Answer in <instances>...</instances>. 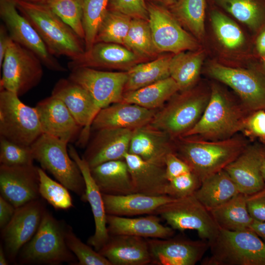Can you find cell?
<instances>
[{
    "instance_id": "d6986e66",
    "label": "cell",
    "mask_w": 265,
    "mask_h": 265,
    "mask_svg": "<svg viewBox=\"0 0 265 265\" xmlns=\"http://www.w3.org/2000/svg\"><path fill=\"white\" fill-rule=\"evenodd\" d=\"M43 133L67 143L80 136L82 130L68 108L59 99L51 95L37 103L35 106Z\"/></svg>"
},
{
    "instance_id": "2e32d148",
    "label": "cell",
    "mask_w": 265,
    "mask_h": 265,
    "mask_svg": "<svg viewBox=\"0 0 265 265\" xmlns=\"http://www.w3.org/2000/svg\"><path fill=\"white\" fill-rule=\"evenodd\" d=\"M52 95L64 104L83 128L78 141L80 146H84L88 142L92 121L99 111L92 96L85 88L69 78L59 80Z\"/></svg>"
},
{
    "instance_id": "7402d4cb",
    "label": "cell",
    "mask_w": 265,
    "mask_h": 265,
    "mask_svg": "<svg viewBox=\"0 0 265 265\" xmlns=\"http://www.w3.org/2000/svg\"><path fill=\"white\" fill-rule=\"evenodd\" d=\"M158 109H149L138 105L122 102L101 109L93 119L91 129L134 130L149 124Z\"/></svg>"
},
{
    "instance_id": "6da1fadb",
    "label": "cell",
    "mask_w": 265,
    "mask_h": 265,
    "mask_svg": "<svg viewBox=\"0 0 265 265\" xmlns=\"http://www.w3.org/2000/svg\"><path fill=\"white\" fill-rule=\"evenodd\" d=\"M175 153L202 182L234 160L248 146L246 140L234 136L217 140L194 137L174 139Z\"/></svg>"
},
{
    "instance_id": "52a82bcc",
    "label": "cell",
    "mask_w": 265,
    "mask_h": 265,
    "mask_svg": "<svg viewBox=\"0 0 265 265\" xmlns=\"http://www.w3.org/2000/svg\"><path fill=\"white\" fill-rule=\"evenodd\" d=\"M192 88L174 95L157 110L149 124L173 139L182 137L199 121L210 97L211 92Z\"/></svg>"
},
{
    "instance_id": "e0dca14e",
    "label": "cell",
    "mask_w": 265,
    "mask_h": 265,
    "mask_svg": "<svg viewBox=\"0 0 265 265\" xmlns=\"http://www.w3.org/2000/svg\"><path fill=\"white\" fill-rule=\"evenodd\" d=\"M38 167L0 165V195L16 208L39 199Z\"/></svg>"
},
{
    "instance_id": "e575fe53",
    "label": "cell",
    "mask_w": 265,
    "mask_h": 265,
    "mask_svg": "<svg viewBox=\"0 0 265 265\" xmlns=\"http://www.w3.org/2000/svg\"><path fill=\"white\" fill-rule=\"evenodd\" d=\"M256 34L265 27V0H211Z\"/></svg>"
},
{
    "instance_id": "3957f363",
    "label": "cell",
    "mask_w": 265,
    "mask_h": 265,
    "mask_svg": "<svg viewBox=\"0 0 265 265\" xmlns=\"http://www.w3.org/2000/svg\"><path fill=\"white\" fill-rule=\"evenodd\" d=\"M251 113L242 103L234 101L218 87L213 85L201 118L182 137L211 140L231 138L243 131Z\"/></svg>"
},
{
    "instance_id": "9f6ffc18",
    "label": "cell",
    "mask_w": 265,
    "mask_h": 265,
    "mask_svg": "<svg viewBox=\"0 0 265 265\" xmlns=\"http://www.w3.org/2000/svg\"><path fill=\"white\" fill-rule=\"evenodd\" d=\"M6 255L3 248V246L0 244V265H8V259L6 258Z\"/></svg>"
},
{
    "instance_id": "f35d334b",
    "label": "cell",
    "mask_w": 265,
    "mask_h": 265,
    "mask_svg": "<svg viewBox=\"0 0 265 265\" xmlns=\"http://www.w3.org/2000/svg\"><path fill=\"white\" fill-rule=\"evenodd\" d=\"M132 18L108 9L99 28L95 43L106 42L124 45Z\"/></svg>"
},
{
    "instance_id": "f546056e",
    "label": "cell",
    "mask_w": 265,
    "mask_h": 265,
    "mask_svg": "<svg viewBox=\"0 0 265 265\" xmlns=\"http://www.w3.org/2000/svg\"><path fill=\"white\" fill-rule=\"evenodd\" d=\"M90 171L103 194L122 195L134 192L128 166L124 159L105 162L90 169Z\"/></svg>"
},
{
    "instance_id": "b9f144b4",
    "label": "cell",
    "mask_w": 265,
    "mask_h": 265,
    "mask_svg": "<svg viewBox=\"0 0 265 265\" xmlns=\"http://www.w3.org/2000/svg\"><path fill=\"white\" fill-rule=\"evenodd\" d=\"M39 193L55 210H68L73 202L68 189L51 178L42 168L38 167Z\"/></svg>"
},
{
    "instance_id": "484cf974",
    "label": "cell",
    "mask_w": 265,
    "mask_h": 265,
    "mask_svg": "<svg viewBox=\"0 0 265 265\" xmlns=\"http://www.w3.org/2000/svg\"><path fill=\"white\" fill-rule=\"evenodd\" d=\"M111 265L151 264L147 239L130 235H109L98 251Z\"/></svg>"
},
{
    "instance_id": "f6af8a7d",
    "label": "cell",
    "mask_w": 265,
    "mask_h": 265,
    "mask_svg": "<svg viewBox=\"0 0 265 265\" xmlns=\"http://www.w3.org/2000/svg\"><path fill=\"white\" fill-rule=\"evenodd\" d=\"M31 146L21 145L0 136V163L6 166L33 164Z\"/></svg>"
},
{
    "instance_id": "9c48e42d",
    "label": "cell",
    "mask_w": 265,
    "mask_h": 265,
    "mask_svg": "<svg viewBox=\"0 0 265 265\" xmlns=\"http://www.w3.org/2000/svg\"><path fill=\"white\" fill-rule=\"evenodd\" d=\"M154 214L159 215L175 230H195L202 240L209 243L215 238L219 231L210 211L194 194L167 203Z\"/></svg>"
},
{
    "instance_id": "4fadbf2b",
    "label": "cell",
    "mask_w": 265,
    "mask_h": 265,
    "mask_svg": "<svg viewBox=\"0 0 265 265\" xmlns=\"http://www.w3.org/2000/svg\"><path fill=\"white\" fill-rule=\"evenodd\" d=\"M149 18L153 41L159 53L175 54L186 51H195L198 44L186 32L173 14L164 7L150 4Z\"/></svg>"
},
{
    "instance_id": "4316f807",
    "label": "cell",
    "mask_w": 265,
    "mask_h": 265,
    "mask_svg": "<svg viewBox=\"0 0 265 265\" xmlns=\"http://www.w3.org/2000/svg\"><path fill=\"white\" fill-rule=\"evenodd\" d=\"M132 180L134 192L150 196L165 194L168 183L165 166L151 163L127 153L124 156Z\"/></svg>"
},
{
    "instance_id": "8fae6325",
    "label": "cell",
    "mask_w": 265,
    "mask_h": 265,
    "mask_svg": "<svg viewBox=\"0 0 265 265\" xmlns=\"http://www.w3.org/2000/svg\"><path fill=\"white\" fill-rule=\"evenodd\" d=\"M209 74L231 87L251 113L265 110V70L263 66L245 69L211 64Z\"/></svg>"
},
{
    "instance_id": "816d5d0a",
    "label": "cell",
    "mask_w": 265,
    "mask_h": 265,
    "mask_svg": "<svg viewBox=\"0 0 265 265\" xmlns=\"http://www.w3.org/2000/svg\"><path fill=\"white\" fill-rule=\"evenodd\" d=\"M16 208L1 195L0 196V228L3 229L10 222Z\"/></svg>"
},
{
    "instance_id": "f5cc1de1",
    "label": "cell",
    "mask_w": 265,
    "mask_h": 265,
    "mask_svg": "<svg viewBox=\"0 0 265 265\" xmlns=\"http://www.w3.org/2000/svg\"><path fill=\"white\" fill-rule=\"evenodd\" d=\"M11 41L8 31L2 23L0 26V68Z\"/></svg>"
},
{
    "instance_id": "6125c7cd",
    "label": "cell",
    "mask_w": 265,
    "mask_h": 265,
    "mask_svg": "<svg viewBox=\"0 0 265 265\" xmlns=\"http://www.w3.org/2000/svg\"><path fill=\"white\" fill-rule=\"evenodd\" d=\"M262 59H263V61H264V64L263 65V67L264 68V69L265 70V56L264 57H263Z\"/></svg>"
},
{
    "instance_id": "4dcf8cb0",
    "label": "cell",
    "mask_w": 265,
    "mask_h": 265,
    "mask_svg": "<svg viewBox=\"0 0 265 265\" xmlns=\"http://www.w3.org/2000/svg\"><path fill=\"white\" fill-rule=\"evenodd\" d=\"M238 193L235 183L223 169L203 180L193 194L210 211L226 203Z\"/></svg>"
},
{
    "instance_id": "5bb4252c",
    "label": "cell",
    "mask_w": 265,
    "mask_h": 265,
    "mask_svg": "<svg viewBox=\"0 0 265 265\" xmlns=\"http://www.w3.org/2000/svg\"><path fill=\"white\" fill-rule=\"evenodd\" d=\"M68 77L85 88L100 111L111 104L121 102L127 80V72H108L88 67L70 71Z\"/></svg>"
},
{
    "instance_id": "94428289",
    "label": "cell",
    "mask_w": 265,
    "mask_h": 265,
    "mask_svg": "<svg viewBox=\"0 0 265 265\" xmlns=\"http://www.w3.org/2000/svg\"><path fill=\"white\" fill-rule=\"evenodd\" d=\"M262 152L265 155V145L259 146Z\"/></svg>"
},
{
    "instance_id": "91938a15",
    "label": "cell",
    "mask_w": 265,
    "mask_h": 265,
    "mask_svg": "<svg viewBox=\"0 0 265 265\" xmlns=\"http://www.w3.org/2000/svg\"><path fill=\"white\" fill-rule=\"evenodd\" d=\"M23 0L47 4L51 0Z\"/></svg>"
},
{
    "instance_id": "836d02e7",
    "label": "cell",
    "mask_w": 265,
    "mask_h": 265,
    "mask_svg": "<svg viewBox=\"0 0 265 265\" xmlns=\"http://www.w3.org/2000/svg\"><path fill=\"white\" fill-rule=\"evenodd\" d=\"M204 59L200 51H183L171 57L170 77L178 85L180 91L193 87L197 80Z\"/></svg>"
},
{
    "instance_id": "30bf717a",
    "label": "cell",
    "mask_w": 265,
    "mask_h": 265,
    "mask_svg": "<svg viewBox=\"0 0 265 265\" xmlns=\"http://www.w3.org/2000/svg\"><path fill=\"white\" fill-rule=\"evenodd\" d=\"M43 63L32 52L11 41L0 67L1 90L22 96L36 87L43 75Z\"/></svg>"
},
{
    "instance_id": "6f0895ef",
    "label": "cell",
    "mask_w": 265,
    "mask_h": 265,
    "mask_svg": "<svg viewBox=\"0 0 265 265\" xmlns=\"http://www.w3.org/2000/svg\"><path fill=\"white\" fill-rule=\"evenodd\" d=\"M260 150L261 152L260 168H261V171L263 177L265 181V155L262 152L260 149Z\"/></svg>"
},
{
    "instance_id": "ee69618b",
    "label": "cell",
    "mask_w": 265,
    "mask_h": 265,
    "mask_svg": "<svg viewBox=\"0 0 265 265\" xmlns=\"http://www.w3.org/2000/svg\"><path fill=\"white\" fill-rule=\"evenodd\" d=\"M65 239L70 251L78 259L77 265H111L109 261L93 249L89 244L83 243L73 232V228L66 224Z\"/></svg>"
},
{
    "instance_id": "74e56055",
    "label": "cell",
    "mask_w": 265,
    "mask_h": 265,
    "mask_svg": "<svg viewBox=\"0 0 265 265\" xmlns=\"http://www.w3.org/2000/svg\"><path fill=\"white\" fill-rule=\"evenodd\" d=\"M141 59L156 56V48L148 20L132 18L124 45Z\"/></svg>"
},
{
    "instance_id": "44dd1931",
    "label": "cell",
    "mask_w": 265,
    "mask_h": 265,
    "mask_svg": "<svg viewBox=\"0 0 265 265\" xmlns=\"http://www.w3.org/2000/svg\"><path fill=\"white\" fill-rule=\"evenodd\" d=\"M142 59L124 46L112 43L96 42L80 57L68 63L70 71L80 67L126 69Z\"/></svg>"
},
{
    "instance_id": "d4e9b609",
    "label": "cell",
    "mask_w": 265,
    "mask_h": 265,
    "mask_svg": "<svg viewBox=\"0 0 265 265\" xmlns=\"http://www.w3.org/2000/svg\"><path fill=\"white\" fill-rule=\"evenodd\" d=\"M261 152L259 146H247L224 170L237 186L239 193L246 196L265 187L261 168Z\"/></svg>"
},
{
    "instance_id": "9a60e30c",
    "label": "cell",
    "mask_w": 265,
    "mask_h": 265,
    "mask_svg": "<svg viewBox=\"0 0 265 265\" xmlns=\"http://www.w3.org/2000/svg\"><path fill=\"white\" fill-rule=\"evenodd\" d=\"M46 211L40 199L16 208L10 222L1 230L3 248L11 262L16 263L19 252L35 234Z\"/></svg>"
},
{
    "instance_id": "ba28073f",
    "label": "cell",
    "mask_w": 265,
    "mask_h": 265,
    "mask_svg": "<svg viewBox=\"0 0 265 265\" xmlns=\"http://www.w3.org/2000/svg\"><path fill=\"white\" fill-rule=\"evenodd\" d=\"M43 133L35 107L25 104L15 93L0 92V136L30 146Z\"/></svg>"
},
{
    "instance_id": "bcb514c9",
    "label": "cell",
    "mask_w": 265,
    "mask_h": 265,
    "mask_svg": "<svg viewBox=\"0 0 265 265\" xmlns=\"http://www.w3.org/2000/svg\"><path fill=\"white\" fill-rule=\"evenodd\" d=\"M201 184L199 178L191 171L168 181L165 194L174 198L185 197L193 194Z\"/></svg>"
},
{
    "instance_id": "d6a6232c",
    "label": "cell",
    "mask_w": 265,
    "mask_h": 265,
    "mask_svg": "<svg viewBox=\"0 0 265 265\" xmlns=\"http://www.w3.org/2000/svg\"><path fill=\"white\" fill-rule=\"evenodd\" d=\"M247 196L238 193L226 203L210 210L220 229L229 231L248 229L253 220L246 205Z\"/></svg>"
},
{
    "instance_id": "60d3db41",
    "label": "cell",
    "mask_w": 265,
    "mask_h": 265,
    "mask_svg": "<svg viewBox=\"0 0 265 265\" xmlns=\"http://www.w3.org/2000/svg\"><path fill=\"white\" fill-rule=\"evenodd\" d=\"M210 16L216 35L225 48L234 50L244 44L245 37L240 28L216 6L212 8Z\"/></svg>"
},
{
    "instance_id": "7bdbcfd3",
    "label": "cell",
    "mask_w": 265,
    "mask_h": 265,
    "mask_svg": "<svg viewBox=\"0 0 265 265\" xmlns=\"http://www.w3.org/2000/svg\"><path fill=\"white\" fill-rule=\"evenodd\" d=\"M47 5L84 40L82 0H51Z\"/></svg>"
},
{
    "instance_id": "8d00e7d4",
    "label": "cell",
    "mask_w": 265,
    "mask_h": 265,
    "mask_svg": "<svg viewBox=\"0 0 265 265\" xmlns=\"http://www.w3.org/2000/svg\"><path fill=\"white\" fill-rule=\"evenodd\" d=\"M207 0H177L171 6V13L196 37L205 33Z\"/></svg>"
},
{
    "instance_id": "7c38bea8",
    "label": "cell",
    "mask_w": 265,
    "mask_h": 265,
    "mask_svg": "<svg viewBox=\"0 0 265 265\" xmlns=\"http://www.w3.org/2000/svg\"><path fill=\"white\" fill-rule=\"evenodd\" d=\"M0 16L13 41L34 53L48 69L56 72L67 71L49 52L31 23L19 12L15 0H0Z\"/></svg>"
},
{
    "instance_id": "11a10c76",
    "label": "cell",
    "mask_w": 265,
    "mask_h": 265,
    "mask_svg": "<svg viewBox=\"0 0 265 265\" xmlns=\"http://www.w3.org/2000/svg\"><path fill=\"white\" fill-rule=\"evenodd\" d=\"M249 229L265 241V221L253 220Z\"/></svg>"
},
{
    "instance_id": "ffe728a7",
    "label": "cell",
    "mask_w": 265,
    "mask_h": 265,
    "mask_svg": "<svg viewBox=\"0 0 265 265\" xmlns=\"http://www.w3.org/2000/svg\"><path fill=\"white\" fill-rule=\"evenodd\" d=\"M133 130L108 129L96 131L81 157L91 169L104 162L124 159Z\"/></svg>"
},
{
    "instance_id": "83f0119b",
    "label": "cell",
    "mask_w": 265,
    "mask_h": 265,
    "mask_svg": "<svg viewBox=\"0 0 265 265\" xmlns=\"http://www.w3.org/2000/svg\"><path fill=\"white\" fill-rule=\"evenodd\" d=\"M106 226L109 235H130L145 238H167L173 236L175 230L160 223L157 215L131 218L106 215Z\"/></svg>"
},
{
    "instance_id": "7a4b0ae2",
    "label": "cell",
    "mask_w": 265,
    "mask_h": 265,
    "mask_svg": "<svg viewBox=\"0 0 265 265\" xmlns=\"http://www.w3.org/2000/svg\"><path fill=\"white\" fill-rule=\"evenodd\" d=\"M15 1L19 12L31 23L52 55L72 60L85 53L84 40L47 4Z\"/></svg>"
},
{
    "instance_id": "5b68a950",
    "label": "cell",
    "mask_w": 265,
    "mask_h": 265,
    "mask_svg": "<svg viewBox=\"0 0 265 265\" xmlns=\"http://www.w3.org/2000/svg\"><path fill=\"white\" fill-rule=\"evenodd\" d=\"M209 243L211 254L202 262L203 265H265V241L250 229L219 228Z\"/></svg>"
},
{
    "instance_id": "ab89813d",
    "label": "cell",
    "mask_w": 265,
    "mask_h": 265,
    "mask_svg": "<svg viewBox=\"0 0 265 265\" xmlns=\"http://www.w3.org/2000/svg\"><path fill=\"white\" fill-rule=\"evenodd\" d=\"M110 0H82L85 51L95 43L100 26L108 11Z\"/></svg>"
},
{
    "instance_id": "277c9868",
    "label": "cell",
    "mask_w": 265,
    "mask_h": 265,
    "mask_svg": "<svg viewBox=\"0 0 265 265\" xmlns=\"http://www.w3.org/2000/svg\"><path fill=\"white\" fill-rule=\"evenodd\" d=\"M66 223L47 210L32 238L20 250L16 263L20 265H77L78 259L65 239Z\"/></svg>"
},
{
    "instance_id": "681fc988",
    "label": "cell",
    "mask_w": 265,
    "mask_h": 265,
    "mask_svg": "<svg viewBox=\"0 0 265 265\" xmlns=\"http://www.w3.org/2000/svg\"><path fill=\"white\" fill-rule=\"evenodd\" d=\"M246 205L248 212L253 220L265 221V187L247 196Z\"/></svg>"
},
{
    "instance_id": "ac0fdd59",
    "label": "cell",
    "mask_w": 265,
    "mask_h": 265,
    "mask_svg": "<svg viewBox=\"0 0 265 265\" xmlns=\"http://www.w3.org/2000/svg\"><path fill=\"white\" fill-rule=\"evenodd\" d=\"M151 264L194 265L209 248L204 240H192L183 238H147Z\"/></svg>"
},
{
    "instance_id": "cb8c5ba5",
    "label": "cell",
    "mask_w": 265,
    "mask_h": 265,
    "mask_svg": "<svg viewBox=\"0 0 265 265\" xmlns=\"http://www.w3.org/2000/svg\"><path fill=\"white\" fill-rule=\"evenodd\" d=\"M175 153L174 139L150 124L133 130L128 153L147 161L164 165L167 156Z\"/></svg>"
},
{
    "instance_id": "d590c367",
    "label": "cell",
    "mask_w": 265,
    "mask_h": 265,
    "mask_svg": "<svg viewBox=\"0 0 265 265\" xmlns=\"http://www.w3.org/2000/svg\"><path fill=\"white\" fill-rule=\"evenodd\" d=\"M171 57L162 56L145 63H139L128 70L124 93L137 90L170 77Z\"/></svg>"
},
{
    "instance_id": "db71d44e",
    "label": "cell",
    "mask_w": 265,
    "mask_h": 265,
    "mask_svg": "<svg viewBox=\"0 0 265 265\" xmlns=\"http://www.w3.org/2000/svg\"><path fill=\"white\" fill-rule=\"evenodd\" d=\"M257 55L263 58L265 56V27L257 34L255 41Z\"/></svg>"
},
{
    "instance_id": "1f68e13d",
    "label": "cell",
    "mask_w": 265,
    "mask_h": 265,
    "mask_svg": "<svg viewBox=\"0 0 265 265\" xmlns=\"http://www.w3.org/2000/svg\"><path fill=\"white\" fill-rule=\"evenodd\" d=\"M178 91V85L169 77L137 90L125 92L121 102L149 109H159Z\"/></svg>"
},
{
    "instance_id": "8992f818",
    "label": "cell",
    "mask_w": 265,
    "mask_h": 265,
    "mask_svg": "<svg viewBox=\"0 0 265 265\" xmlns=\"http://www.w3.org/2000/svg\"><path fill=\"white\" fill-rule=\"evenodd\" d=\"M68 143L42 133L30 146L34 160L45 171L86 202L85 183L80 170L70 157Z\"/></svg>"
},
{
    "instance_id": "f1b7e54d",
    "label": "cell",
    "mask_w": 265,
    "mask_h": 265,
    "mask_svg": "<svg viewBox=\"0 0 265 265\" xmlns=\"http://www.w3.org/2000/svg\"><path fill=\"white\" fill-rule=\"evenodd\" d=\"M102 195L107 214L126 217L154 214L161 206L177 199L166 195L150 196L136 192Z\"/></svg>"
},
{
    "instance_id": "c3c4849f",
    "label": "cell",
    "mask_w": 265,
    "mask_h": 265,
    "mask_svg": "<svg viewBox=\"0 0 265 265\" xmlns=\"http://www.w3.org/2000/svg\"><path fill=\"white\" fill-rule=\"evenodd\" d=\"M243 131L248 135L265 141V110L252 112L247 119Z\"/></svg>"
},
{
    "instance_id": "603a6c76",
    "label": "cell",
    "mask_w": 265,
    "mask_h": 265,
    "mask_svg": "<svg viewBox=\"0 0 265 265\" xmlns=\"http://www.w3.org/2000/svg\"><path fill=\"white\" fill-rule=\"evenodd\" d=\"M68 152L83 176L86 186V200L90 205L94 217L95 232L89 238L87 243L93 246L96 251H99L109 238L106 226L107 214L102 193L91 175L88 164L82 157H80L73 145H68Z\"/></svg>"
},
{
    "instance_id": "7dc6e473",
    "label": "cell",
    "mask_w": 265,
    "mask_h": 265,
    "mask_svg": "<svg viewBox=\"0 0 265 265\" xmlns=\"http://www.w3.org/2000/svg\"><path fill=\"white\" fill-rule=\"evenodd\" d=\"M108 9L121 13L132 18L148 21V6L144 0H110Z\"/></svg>"
},
{
    "instance_id": "680465c9",
    "label": "cell",
    "mask_w": 265,
    "mask_h": 265,
    "mask_svg": "<svg viewBox=\"0 0 265 265\" xmlns=\"http://www.w3.org/2000/svg\"><path fill=\"white\" fill-rule=\"evenodd\" d=\"M157 1H158L159 2H160L161 3L167 5V6H172L173 4H174L177 0H155Z\"/></svg>"
},
{
    "instance_id": "f907efd6",
    "label": "cell",
    "mask_w": 265,
    "mask_h": 265,
    "mask_svg": "<svg viewBox=\"0 0 265 265\" xmlns=\"http://www.w3.org/2000/svg\"><path fill=\"white\" fill-rule=\"evenodd\" d=\"M165 166L166 176L168 181L192 171L189 165L174 152L167 156Z\"/></svg>"
}]
</instances>
